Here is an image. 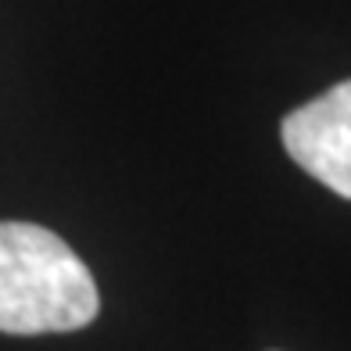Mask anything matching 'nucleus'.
Returning <instances> with one entry per match:
<instances>
[{
	"label": "nucleus",
	"mask_w": 351,
	"mask_h": 351,
	"mask_svg": "<svg viewBox=\"0 0 351 351\" xmlns=\"http://www.w3.org/2000/svg\"><path fill=\"white\" fill-rule=\"evenodd\" d=\"M97 312V283L58 233L36 222H0V333H72Z\"/></svg>",
	"instance_id": "1"
},
{
	"label": "nucleus",
	"mask_w": 351,
	"mask_h": 351,
	"mask_svg": "<svg viewBox=\"0 0 351 351\" xmlns=\"http://www.w3.org/2000/svg\"><path fill=\"white\" fill-rule=\"evenodd\" d=\"M283 147L315 183L351 201V79L294 108L280 125Z\"/></svg>",
	"instance_id": "2"
}]
</instances>
